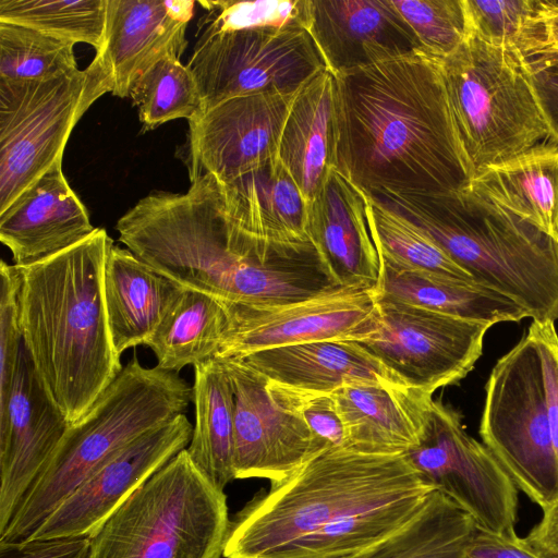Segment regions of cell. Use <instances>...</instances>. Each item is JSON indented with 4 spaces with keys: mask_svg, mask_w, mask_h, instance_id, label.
<instances>
[{
    "mask_svg": "<svg viewBox=\"0 0 558 558\" xmlns=\"http://www.w3.org/2000/svg\"><path fill=\"white\" fill-rule=\"evenodd\" d=\"M336 169L369 195H439L469 186L440 59L416 52L335 76Z\"/></svg>",
    "mask_w": 558,
    "mask_h": 558,
    "instance_id": "6da1fadb",
    "label": "cell"
},
{
    "mask_svg": "<svg viewBox=\"0 0 558 558\" xmlns=\"http://www.w3.org/2000/svg\"><path fill=\"white\" fill-rule=\"evenodd\" d=\"M116 229L119 241L157 272L220 301L283 304L329 288L312 258L264 260L257 243L229 219L213 174L191 180L183 194H148Z\"/></svg>",
    "mask_w": 558,
    "mask_h": 558,
    "instance_id": "7a4b0ae2",
    "label": "cell"
},
{
    "mask_svg": "<svg viewBox=\"0 0 558 558\" xmlns=\"http://www.w3.org/2000/svg\"><path fill=\"white\" fill-rule=\"evenodd\" d=\"M112 245L107 231L96 228L56 255L17 266L23 343L70 425L88 412L123 367L112 344L104 296Z\"/></svg>",
    "mask_w": 558,
    "mask_h": 558,
    "instance_id": "3957f363",
    "label": "cell"
},
{
    "mask_svg": "<svg viewBox=\"0 0 558 558\" xmlns=\"http://www.w3.org/2000/svg\"><path fill=\"white\" fill-rule=\"evenodd\" d=\"M426 233L476 284L558 319V241L466 186L451 194L372 195Z\"/></svg>",
    "mask_w": 558,
    "mask_h": 558,
    "instance_id": "277c9868",
    "label": "cell"
},
{
    "mask_svg": "<svg viewBox=\"0 0 558 558\" xmlns=\"http://www.w3.org/2000/svg\"><path fill=\"white\" fill-rule=\"evenodd\" d=\"M434 490L404 453L327 448L235 515L223 557L271 558L353 512Z\"/></svg>",
    "mask_w": 558,
    "mask_h": 558,
    "instance_id": "5b68a950",
    "label": "cell"
},
{
    "mask_svg": "<svg viewBox=\"0 0 558 558\" xmlns=\"http://www.w3.org/2000/svg\"><path fill=\"white\" fill-rule=\"evenodd\" d=\"M193 402V386L177 372L122 367L88 412L71 424L24 497L0 543L29 541L45 521L111 453L180 414Z\"/></svg>",
    "mask_w": 558,
    "mask_h": 558,
    "instance_id": "8992f818",
    "label": "cell"
},
{
    "mask_svg": "<svg viewBox=\"0 0 558 558\" xmlns=\"http://www.w3.org/2000/svg\"><path fill=\"white\" fill-rule=\"evenodd\" d=\"M227 496L180 451L89 535L90 558H220Z\"/></svg>",
    "mask_w": 558,
    "mask_h": 558,
    "instance_id": "52a82bcc",
    "label": "cell"
},
{
    "mask_svg": "<svg viewBox=\"0 0 558 558\" xmlns=\"http://www.w3.org/2000/svg\"><path fill=\"white\" fill-rule=\"evenodd\" d=\"M440 64L450 109L475 174L550 140L517 54L470 32Z\"/></svg>",
    "mask_w": 558,
    "mask_h": 558,
    "instance_id": "ba28073f",
    "label": "cell"
},
{
    "mask_svg": "<svg viewBox=\"0 0 558 558\" xmlns=\"http://www.w3.org/2000/svg\"><path fill=\"white\" fill-rule=\"evenodd\" d=\"M110 83L97 60L43 81L0 78V213L58 160L72 130Z\"/></svg>",
    "mask_w": 558,
    "mask_h": 558,
    "instance_id": "9c48e42d",
    "label": "cell"
},
{
    "mask_svg": "<svg viewBox=\"0 0 558 558\" xmlns=\"http://www.w3.org/2000/svg\"><path fill=\"white\" fill-rule=\"evenodd\" d=\"M480 435L517 488L542 510L558 500L543 367L527 331L489 374Z\"/></svg>",
    "mask_w": 558,
    "mask_h": 558,
    "instance_id": "30bf717a",
    "label": "cell"
},
{
    "mask_svg": "<svg viewBox=\"0 0 558 558\" xmlns=\"http://www.w3.org/2000/svg\"><path fill=\"white\" fill-rule=\"evenodd\" d=\"M404 454L478 529L517 535L518 488L490 450L466 433L454 409L433 399L417 442Z\"/></svg>",
    "mask_w": 558,
    "mask_h": 558,
    "instance_id": "8fae6325",
    "label": "cell"
},
{
    "mask_svg": "<svg viewBox=\"0 0 558 558\" xmlns=\"http://www.w3.org/2000/svg\"><path fill=\"white\" fill-rule=\"evenodd\" d=\"M186 66L201 94L202 113L248 94L296 93L327 69L311 33L302 27L201 35Z\"/></svg>",
    "mask_w": 558,
    "mask_h": 558,
    "instance_id": "7c38bea8",
    "label": "cell"
},
{
    "mask_svg": "<svg viewBox=\"0 0 558 558\" xmlns=\"http://www.w3.org/2000/svg\"><path fill=\"white\" fill-rule=\"evenodd\" d=\"M377 308V331L356 342L405 386L429 396L473 369L492 327L385 298Z\"/></svg>",
    "mask_w": 558,
    "mask_h": 558,
    "instance_id": "4fadbf2b",
    "label": "cell"
},
{
    "mask_svg": "<svg viewBox=\"0 0 558 558\" xmlns=\"http://www.w3.org/2000/svg\"><path fill=\"white\" fill-rule=\"evenodd\" d=\"M377 299L375 289L331 288L283 304L221 301L227 327L216 359L305 342L364 340L378 329Z\"/></svg>",
    "mask_w": 558,
    "mask_h": 558,
    "instance_id": "5bb4252c",
    "label": "cell"
},
{
    "mask_svg": "<svg viewBox=\"0 0 558 558\" xmlns=\"http://www.w3.org/2000/svg\"><path fill=\"white\" fill-rule=\"evenodd\" d=\"M218 360L229 377L234 399L235 480L257 477L274 484L325 450L281 386L240 357Z\"/></svg>",
    "mask_w": 558,
    "mask_h": 558,
    "instance_id": "9a60e30c",
    "label": "cell"
},
{
    "mask_svg": "<svg viewBox=\"0 0 558 558\" xmlns=\"http://www.w3.org/2000/svg\"><path fill=\"white\" fill-rule=\"evenodd\" d=\"M293 94L266 90L227 99L189 121L190 181H229L278 157Z\"/></svg>",
    "mask_w": 558,
    "mask_h": 558,
    "instance_id": "2e32d148",
    "label": "cell"
},
{
    "mask_svg": "<svg viewBox=\"0 0 558 558\" xmlns=\"http://www.w3.org/2000/svg\"><path fill=\"white\" fill-rule=\"evenodd\" d=\"M185 414L156 426L106 458L31 539L89 536L192 438Z\"/></svg>",
    "mask_w": 558,
    "mask_h": 558,
    "instance_id": "e0dca14e",
    "label": "cell"
},
{
    "mask_svg": "<svg viewBox=\"0 0 558 558\" xmlns=\"http://www.w3.org/2000/svg\"><path fill=\"white\" fill-rule=\"evenodd\" d=\"M69 426L40 381L23 343L9 400L0 414V533L9 525Z\"/></svg>",
    "mask_w": 558,
    "mask_h": 558,
    "instance_id": "ac0fdd59",
    "label": "cell"
},
{
    "mask_svg": "<svg viewBox=\"0 0 558 558\" xmlns=\"http://www.w3.org/2000/svg\"><path fill=\"white\" fill-rule=\"evenodd\" d=\"M306 233L332 288L375 289L380 258L371 195L336 168L308 203Z\"/></svg>",
    "mask_w": 558,
    "mask_h": 558,
    "instance_id": "d6986e66",
    "label": "cell"
},
{
    "mask_svg": "<svg viewBox=\"0 0 558 558\" xmlns=\"http://www.w3.org/2000/svg\"><path fill=\"white\" fill-rule=\"evenodd\" d=\"M193 0H108L104 41L94 57L113 96L129 97L134 81L167 56L181 59Z\"/></svg>",
    "mask_w": 558,
    "mask_h": 558,
    "instance_id": "ffe728a7",
    "label": "cell"
},
{
    "mask_svg": "<svg viewBox=\"0 0 558 558\" xmlns=\"http://www.w3.org/2000/svg\"><path fill=\"white\" fill-rule=\"evenodd\" d=\"M308 32L333 76L425 52L391 0H312Z\"/></svg>",
    "mask_w": 558,
    "mask_h": 558,
    "instance_id": "44dd1931",
    "label": "cell"
},
{
    "mask_svg": "<svg viewBox=\"0 0 558 558\" xmlns=\"http://www.w3.org/2000/svg\"><path fill=\"white\" fill-rule=\"evenodd\" d=\"M95 230L86 207L63 174L62 159L0 213V241L16 266L56 255Z\"/></svg>",
    "mask_w": 558,
    "mask_h": 558,
    "instance_id": "7402d4cb",
    "label": "cell"
},
{
    "mask_svg": "<svg viewBox=\"0 0 558 558\" xmlns=\"http://www.w3.org/2000/svg\"><path fill=\"white\" fill-rule=\"evenodd\" d=\"M219 184L231 222L262 247L280 254L314 250L308 203L278 157Z\"/></svg>",
    "mask_w": 558,
    "mask_h": 558,
    "instance_id": "603a6c76",
    "label": "cell"
},
{
    "mask_svg": "<svg viewBox=\"0 0 558 558\" xmlns=\"http://www.w3.org/2000/svg\"><path fill=\"white\" fill-rule=\"evenodd\" d=\"M270 381L332 393L352 384L405 386L356 341H314L260 350L240 357Z\"/></svg>",
    "mask_w": 558,
    "mask_h": 558,
    "instance_id": "cb8c5ba5",
    "label": "cell"
},
{
    "mask_svg": "<svg viewBox=\"0 0 558 558\" xmlns=\"http://www.w3.org/2000/svg\"><path fill=\"white\" fill-rule=\"evenodd\" d=\"M345 430L347 449L395 454L413 447L432 396L401 386L352 384L332 392Z\"/></svg>",
    "mask_w": 558,
    "mask_h": 558,
    "instance_id": "d4e9b609",
    "label": "cell"
},
{
    "mask_svg": "<svg viewBox=\"0 0 558 558\" xmlns=\"http://www.w3.org/2000/svg\"><path fill=\"white\" fill-rule=\"evenodd\" d=\"M184 290L126 247L113 244L104 271V296L117 354L146 345Z\"/></svg>",
    "mask_w": 558,
    "mask_h": 558,
    "instance_id": "484cf974",
    "label": "cell"
},
{
    "mask_svg": "<svg viewBox=\"0 0 558 558\" xmlns=\"http://www.w3.org/2000/svg\"><path fill=\"white\" fill-rule=\"evenodd\" d=\"M335 76L324 69L294 95L283 124L278 158L310 203L337 165Z\"/></svg>",
    "mask_w": 558,
    "mask_h": 558,
    "instance_id": "4316f807",
    "label": "cell"
},
{
    "mask_svg": "<svg viewBox=\"0 0 558 558\" xmlns=\"http://www.w3.org/2000/svg\"><path fill=\"white\" fill-rule=\"evenodd\" d=\"M471 186L558 241V143L547 140L477 172Z\"/></svg>",
    "mask_w": 558,
    "mask_h": 558,
    "instance_id": "83f0119b",
    "label": "cell"
},
{
    "mask_svg": "<svg viewBox=\"0 0 558 558\" xmlns=\"http://www.w3.org/2000/svg\"><path fill=\"white\" fill-rule=\"evenodd\" d=\"M378 298L451 316L488 323L520 322L527 313L510 299L481 286L392 267L380 260Z\"/></svg>",
    "mask_w": 558,
    "mask_h": 558,
    "instance_id": "f1b7e54d",
    "label": "cell"
},
{
    "mask_svg": "<svg viewBox=\"0 0 558 558\" xmlns=\"http://www.w3.org/2000/svg\"><path fill=\"white\" fill-rule=\"evenodd\" d=\"M193 403L195 424L185 449L198 471L223 492L235 480L234 399L229 377L218 359L194 366Z\"/></svg>",
    "mask_w": 558,
    "mask_h": 558,
    "instance_id": "f546056e",
    "label": "cell"
},
{
    "mask_svg": "<svg viewBox=\"0 0 558 558\" xmlns=\"http://www.w3.org/2000/svg\"><path fill=\"white\" fill-rule=\"evenodd\" d=\"M227 327V314L218 299L185 289L146 344L157 366L179 372L215 359Z\"/></svg>",
    "mask_w": 558,
    "mask_h": 558,
    "instance_id": "4dcf8cb0",
    "label": "cell"
},
{
    "mask_svg": "<svg viewBox=\"0 0 558 558\" xmlns=\"http://www.w3.org/2000/svg\"><path fill=\"white\" fill-rule=\"evenodd\" d=\"M430 494L353 512L287 545L271 558H354L407 524Z\"/></svg>",
    "mask_w": 558,
    "mask_h": 558,
    "instance_id": "1f68e13d",
    "label": "cell"
},
{
    "mask_svg": "<svg viewBox=\"0 0 558 558\" xmlns=\"http://www.w3.org/2000/svg\"><path fill=\"white\" fill-rule=\"evenodd\" d=\"M477 530L465 511L434 490L407 524L354 558H466Z\"/></svg>",
    "mask_w": 558,
    "mask_h": 558,
    "instance_id": "d6a6232c",
    "label": "cell"
},
{
    "mask_svg": "<svg viewBox=\"0 0 558 558\" xmlns=\"http://www.w3.org/2000/svg\"><path fill=\"white\" fill-rule=\"evenodd\" d=\"M470 32L520 59L544 48L558 0H465Z\"/></svg>",
    "mask_w": 558,
    "mask_h": 558,
    "instance_id": "836d02e7",
    "label": "cell"
},
{
    "mask_svg": "<svg viewBox=\"0 0 558 558\" xmlns=\"http://www.w3.org/2000/svg\"><path fill=\"white\" fill-rule=\"evenodd\" d=\"M374 238L381 262L476 284L426 233L371 195ZM478 286V284H477Z\"/></svg>",
    "mask_w": 558,
    "mask_h": 558,
    "instance_id": "e575fe53",
    "label": "cell"
},
{
    "mask_svg": "<svg viewBox=\"0 0 558 558\" xmlns=\"http://www.w3.org/2000/svg\"><path fill=\"white\" fill-rule=\"evenodd\" d=\"M144 130L171 120L187 121L202 114L196 81L180 58L167 56L155 62L132 84L129 93Z\"/></svg>",
    "mask_w": 558,
    "mask_h": 558,
    "instance_id": "d590c367",
    "label": "cell"
},
{
    "mask_svg": "<svg viewBox=\"0 0 558 558\" xmlns=\"http://www.w3.org/2000/svg\"><path fill=\"white\" fill-rule=\"evenodd\" d=\"M108 0H0V22L100 49Z\"/></svg>",
    "mask_w": 558,
    "mask_h": 558,
    "instance_id": "8d00e7d4",
    "label": "cell"
},
{
    "mask_svg": "<svg viewBox=\"0 0 558 558\" xmlns=\"http://www.w3.org/2000/svg\"><path fill=\"white\" fill-rule=\"evenodd\" d=\"M74 43L0 22V78L43 81L77 70Z\"/></svg>",
    "mask_w": 558,
    "mask_h": 558,
    "instance_id": "74e56055",
    "label": "cell"
},
{
    "mask_svg": "<svg viewBox=\"0 0 558 558\" xmlns=\"http://www.w3.org/2000/svg\"><path fill=\"white\" fill-rule=\"evenodd\" d=\"M207 14L202 35L260 28L308 29L312 0L198 1Z\"/></svg>",
    "mask_w": 558,
    "mask_h": 558,
    "instance_id": "f35d334b",
    "label": "cell"
},
{
    "mask_svg": "<svg viewBox=\"0 0 558 558\" xmlns=\"http://www.w3.org/2000/svg\"><path fill=\"white\" fill-rule=\"evenodd\" d=\"M391 1L434 58L448 57L470 34L465 0Z\"/></svg>",
    "mask_w": 558,
    "mask_h": 558,
    "instance_id": "ab89813d",
    "label": "cell"
},
{
    "mask_svg": "<svg viewBox=\"0 0 558 558\" xmlns=\"http://www.w3.org/2000/svg\"><path fill=\"white\" fill-rule=\"evenodd\" d=\"M0 414L5 410L23 344L20 317L21 275L17 266L0 263Z\"/></svg>",
    "mask_w": 558,
    "mask_h": 558,
    "instance_id": "60d3db41",
    "label": "cell"
},
{
    "mask_svg": "<svg viewBox=\"0 0 558 558\" xmlns=\"http://www.w3.org/2000/svg\"><path fill=\"white\" fill-rule=\"evenodd\" d=\"M281 387L292 407L306 423L315 440L324 449L345 447V430L332 393Z\"/></svg>",
    "mask_w": 558,
    "mask_h": 558,
    "instance_id": "b9f144b4",
    "label": "cell"
},
{
    "mask_svg": "<svg viewBox=\"0 0 558 558\" xmlns=\"http://www.w3.org/2000/svg\"><path fill=\"white\" fill-rule=\"evenodd\" d=\"M520 60L550 141L558 143V49L546 46Z\"/></svg>",
    "mask_w": 558,
    "mask_h": 558,
    "instance_id": "7bdbcfd3",
    "label": "cell"
},
{
    "mask_svg": "<svg viewBox=\"0 0 558 558\" xmlns=\"http://www.w3.org/2000/svg\"><path fill=\"white\" fill-rule=\"evenodd\" d=\"M527 332L534 338L541 356L547 416L558 463V333L555 323L533 320Z\"/></svg>",
    "mask_w": 558,
    "mask_h": 558,
    "instance_id": "ee69618b",
    "label": "cell"
},
{
    "mask_svg": "<svg viewBox=\"0 0 558 558\" xmlns=\"http://www.w3.org/2000/svg\"><path fill=\"white\" fill-rule=\"evenodd\" d=\"M89 536L0 543V558H90Z\"/></svg>",
    "mask_w": 558,
    "mask_h": 558,
    "instance_id": "f6af8a7d",
    "label": "cell"
},
{
    "mask_svg": "<svg viewBox=\"0 0 558 558\" xmlns=\"http://www.w3.org/2000/svg\"><path fill=\"white\" fill-rule=\"evenodd\" d=\"M466 558H543L518 535L505 536L478 529Z\"/></svg>",
    "mask_w": 558,
    "mask_h": 558,
    "instance_id": "bcb514c9",
    "label": "cell"
},
{
    "mask_svg": "<svg viewBox=\"0 0 558 558\" xmlns=\"http://www.w3.org/2000/svg\"><path fill=\"white\" fill-rule=\"evenodd\" d=\"M543 558H558V500L543 510L542 519L524 537Z\"/></svg>",
    "mask_w": 558,
    "mask_h": 558,
    "instance_id": "7dc6e473",
    "label": "cell"
}]
</instances>
